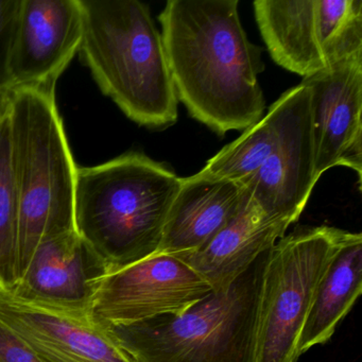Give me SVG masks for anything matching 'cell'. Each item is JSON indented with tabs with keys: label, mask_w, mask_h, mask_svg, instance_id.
Returning <instances> with one entry per match:
<instances>
[{
	"label": "cell",
	"mask_w": 362,
	"mask_h": 362,
	"mask_svg": "<svg viewBox=\"0 0 362 362\" xmlns=\"http://www.w3.org/2000/svg\"><path fill=\"white\" fill-rule=\"evenodd\" d=\"M349 230L300 228L269 251L262 273L256 362H298V344L317 285Z\"/></svg>",
	"instance_id": "cell-6"
},
{
	"label": "cell",
	"mask_w": 362,
	"mask_h": 362,
	"mask_svg": "<svg viewBox=\"0 0 362 362\" xmlns=\"http://www.w3.org/2000/svg\"><path fill=\"white\" fill-rule=\"evenodd\" d=\"M245 196V187L236 182L199 173L182 177L158 253H190L200 249L237 215Z\"/></svg>",
	"instance_id": "cell-14"
},
{
	"label": "cell",
	"mask_w": 362,
	"mask_h": 362,
	"mask_svg": "<svg viewBox=\"0 0 362 362\" xmlns=\"http://www.w3.org/2000/svg\"><path fill=\"white\" fill-rule=\"evenodd\" d=\"M253 6L260 35L277 65L303 79L326 69L317 40V0H257Z\"/></svg>",
	"instance_id": "cell-15"
},
{
	"label": "cell",
	"mask_w": 362,
	"mask_h": 362,
	"mask_svg": "<svg viewBox=\"0 0 362 362\" xmlns=\"http://www.w3.org/2000/svg\"><path fill=\"white\" fill-rule=\"evenodd\" d=\"M277 100L281 116L276 145L262 168L243 187L269 216L296 222L317 182L308 88L298 84Z\"/></svg>",
	"instance_id": "cell-8"
},
{
	"label": "cell",
	"mask_w": 362,
	"mask_h": 362,
	"mask_svg": "<svg viewBox=\"0 0 362 362\" xmlns=\"http://www.w3.org/2000/svg\"><path fill=\"white\" fill-rule=\"evenodd\" d=\"M213 291L179 256L158 252L107 273L99 283L90 313L105 325H128L181 315Z\"/></svg>",
	"instance_id": "cell-7"
},
{
	"label": "cell",
	"mask_w": 362,
	"mask_h": 362,
	"mask_svg": "<svg viewBox=\"0 0 362 362\" xmlns=\"http://www.w3.org/2000/svg\"><path fill=\"white\" fill-rule=\"evenodd\" d=\"M362 290V235L347 233L317 285L298 340V355L334 336Z\"/></svg>",
	"instance_id": "cell-16"
},
{
	"label": "cell",
	"mask_w": 362,
	"mask_h": 362,
	"mask_svg": "<svg viewBox=\"0 0 362 362\" xmlns=\"http://www.w3.org/2000/svg\"><path fill=\"white\" fill-rule=\"evenodd\" d=\"M279 116L281 105L276 100L259 122L245 129L240 137L207 160L199 175L245 186L262 168L276 145Z\"/></svg>",
	"instance_id": "cell-17"
},
{
	"label": "cell",
	"mask_w": 362,
	"mask_h": 362,
	"mask_svg": "<svg viewBox=\"0 0 362 362\" xmlns=\"http://www.w3.org/2000/svg\"><path fill=\"white\" fill-rule=\"evenodd\" d=\"M10 112V111H9ZM20 206L12 170L9 114L0 126V290L10 291L18 281Z\"/></svg>",
	"instance_id": "cell-19"
},
{
	"label": "cell",
	"mask_w": 362,
	"mask_h": 362,
	"mask_svg": "<svg viewBox=\"0 0 362 362\" xmlns=\"http://www.w3.org/2000/svg\"><path fill=\"white\" fill-rule=\"evenodd\" d=\"M11 105V90H0V126L7 117Z\"/></svg>",
	"instance_id": "cell-22"
},
{
	"label": "cell",
	"mask_w": 362,
	"mask_h": 362,
	"mask_svg": "<svg viewBox=\"0 0 362 362\" xmlns=\"http://www.w3.org/2000/svg\"><path fill=\"white\" fill-rule=\"evenodd\" d=\"M293 223L289 218L269 216L245 192L237 215L206 245L197 251L175 255L218 290L228 287L259 256L270 251Z\"/></svg>",
	"instance_id": "cell-13"
},
{
	"label": "cell",
	"mask_w": 362,
	"mask_h": 362,
	"mask_svg": "<svg viewBox=\"0 0 362 362\" xmlns=\"http://www.w3.org/2000/svg\"><path fill=\"white\" fill-rule=\"evenodd\" d=\"M109 272L96 252L71 230L43 241L10 292L57 308L90 310L99 283Z\"/></svg>",
	"instance_id": "cell-12"
},
{
	"label": "cell",
	"mask_w": 362,
	"mask_h": 362,
	"mask_svg": "<svg viewBox=\"0 0 362 362\" xmlns=\"http://www.w3.org/2000/svg\"><path fill=\"white\" fill-rule=\"evenodd\" d=\"M9 124L20 206V281L43 241L76 230L78 167L57 107L54 86L12 88Z\"/></svg>",
	"instance_id": "cell-4"
},
{
	"label": "cell",
	"mask_w": 362,
	"mask_h": 362,
	"mask_svg": "<svg viewBox=\"0 0 362 362\" xmlns=\"http://www.w3.org/2000/svg\"><path fill=\"white\" fill-rule=\"evenodd\" d=\"M268 253L228 287L214 290L181 315L107 326L135 362H256Z\"/></svg>",
	"instance_id": "cell-5"
},
{
	"label": "cell",
	"mask_w": 362,
	"mask_h": 362,
	"mask_svg": "<svg viewBox=\"0 0 362 362\" xmlns=\"http://www.w3.org/2000/svg\"><path fill=\"white\" fill-rule=\"evenodd\" d=\"M21 0H0V90H12L9 57Z\"/></svg>",
	"instance_id": "cell-20"
},
{
	"label": "cell",
	"mask_w": 362,
	"mask_h": 362,
	"mask_svg": "<svg viewBox=\"0 0 362 362\" xmlns=\"http://www.w3.org/2000/svg\"><path fill=\"white\" fill-rule=\"evenodd\" d=\"M79 52L100 90L133 122L164 129L177 100L162 33L139 0H79Z\"/></svg>",
	"instance_id": "cell-3"
},
{
	"label": "cell",
	"mask_w": 362,
	"mask_h": 362,
	"mask_svg": "<svg viewBox=\"0 0 362 362\" xmlns=\"http://www.w3.org/2000/svg\"><path fill=\"white\" fill-rule=\"evenodd\" d=\"M0 321L43 362H135L90 310L57 308L0 290Z\"/></svg>",
	"instance_id": "cell-9"
},
{
	"label": "cell",
	"mask_w": 362,
	"mask_h": 362,
	"mask_svg": "<svg viewBox=\"0 0 362 362\" xmlns=\"http://www.w3.org/2000/svg\"><path fill=\"white\" fill-rule=\"evenodd\" d=\"M182 177L130 152L78 167L74 219L79 236L110 272L158 253Z\"/></svg>",
	"instance_id": "cell-2"
},
{
	"label": "cell",
	"mask_w": 362,
	"mask_h": 362,
	"mask_svg": "<svg viewBox=\"0 0 362 362\" xmlns=\"http://www.w3.org/2000/svg\"><path fill=\"white\" fill-rule=\"evenodd\" d=\"M0 362H43L11 328L0 321Z\"/></svg>",
	"instance_id": "cell-21"
},
{
	"label": "cell",
	"mask_w": 362,
	"mask_h": 362,
	"mask_svg": "<svg viewBox=\"0 0 362 362\" xmlns=\"http://www.w3.org/2000/svg\"><path fill=\"white\" fill-rule=\"evenodd\" d=\"M238 0H169L160 16L177 100L219 135L264 117L262 49L247 39Z\"/></svg>",
	"instance_id": "cell-1"
},
{
	"label": "cell",
	"mask_w": 362,
	"mask_h": 362,
	"mask_svg": "<svg viewBox=\"0 0 362 362\" xmlns=\"http://www.w3.org/2000/svg\"><path fill=\"white\" fill-rule=\"evenodd\" d=\"M315 147V177L345 166L362 177V54L305 78Z\"/></svg>",
	"instance_id": "cell-10"
},
{
	"label": "cell",
	"mask_w": 362,
	"mask_h": 362,
	"mask_svg": "<svg viewBox=\"0 0 362 362\" xmlns=\"http://www.w3.org/2000/svg\"><path fill=\"white\" fill-rule=\"evenodd\" d=\"M315 18L326 69L362 54L361 0H317Z\"/></svg>",
	"instance_id": "cell-18"
},
{
	"label": "cell",
	"mask_w": 362,
	"mask_h": 362,
	"mask_svg": "<svg viewBox=\"0 0 362 362\" xmlns=\"http://www.w3.org/2000/svg\"><path fill=\"white\" fill-rule=\"evenodd\" d=\"M81 41L79 0H21L9 57L12 88L56 86Z\"/></svg>",
	"instance_id": "cell-11"
}]
</instances>
